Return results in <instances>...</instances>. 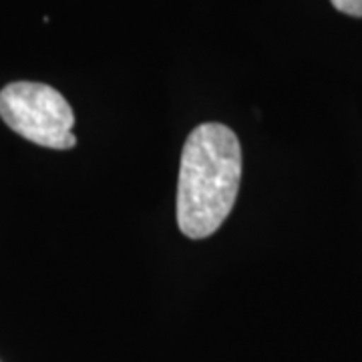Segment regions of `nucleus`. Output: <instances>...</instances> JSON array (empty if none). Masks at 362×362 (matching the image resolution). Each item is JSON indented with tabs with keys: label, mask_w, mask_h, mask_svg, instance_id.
Here are the masks:
<instances>
[{
	"label": "nucleus",
	"mask_w": 362,
	"mask_h": 362,
	"mask_svg": "<svg viewBox=\"0 0 362 362\" xmlns=\"http://www.w3.org/2000/svg\"><path fill=\"white\" fill-rule=\"evenodd\" d=\"M242 180V147L230 127L204 123L183 145L177 181V223L192 240L218 232L233 209Z\"/></svg>",
	"instance_id": "1"
},
{
	"label": "nucleus",
	"mask_w": 362,
	"mask_h": 362,
	"mask_svg": "<svg viewBox=\"0 0 362 362\" xmlns=\"http://www.w3.org/2000/svg\"><path fill=\"white\" fill-rule=\"evenodd\" d=\"M338 13L362 18V0H330Z\"/></svg>",
	"instance_id": "3"
},
{
	"label": "nucleus",
	"mask_w": 362,
	"mask_h": 362,
	"mask_svg": "<svg viewBox=\"0 0 362 362\" xmlns=\"http://www.w3.org/2000/svg\"><path fill=\"white\" fill-rule=\"evenodd\" d=\"M0 117L21 137L49 149L77 145L75 113L65 97L45 83L16 81L0 90Z\"/></svg>",
	"instance_id": "2"
}]
</instances>
